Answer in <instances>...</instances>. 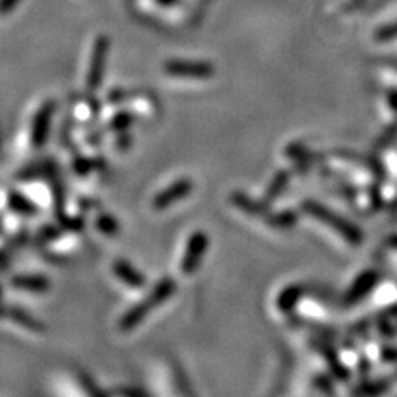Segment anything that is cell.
Returning a JSON list of instances; mask_svg holds the SVG:
<instances>
[{
    "label": "cell",
    "mask_w": 397,
    "mask_h": 397,
    "mask_svg": "<svg viewBox=\"0 0 397 397\" xmlns=\"http://www.w3.org/2000/svg\"><path fill=\"white\" fill-rule=\"evenodd\" d=\"M176 281L172 278H164L149 292V295L146 298H142L141 301H138L134 307H131L125 315L119 320V329L123 333L133 331L134 328H138L142 321L146 320V316L153 311L154 308H157L159 305L164 303L166 300H169L170 296L176 293Z\"/></svg>",
    "instance_id": "obj_1"
},
{
    "label": "cell",
    "mask_w": 397,
    "mask_h": 397,
    "mask_svg": "<svg viewBox=\"0 0 397 397\" xmlns=\"http://www.w3.org/2000/svg\"><path fill=\"white\" fill-rule=\"evenodd\" d=\"M303 210L308 214V216L318 218V220L324 222L328 227H331L333 230H336L341 237H344V240H348L349 244L353 245H359L363 242V232L356 227L355 224L348 220V218L337 216L336 212L329 210L328 207H324L323 204H318V202L307 201L303 204Z\"/></svg>",
    "instance_id": "obj_2"
},
{
    "label": "cell",
    "mask_w": 397,
    "mask_h": 397,
    "mask_svg": "<svg viewBox=\"0 0 397 397\" xmlns=\"http://www.w3.org/2000/svg\"><path fill=\"white\" fill-rule=\"evenodd\" d=\"M110 53V38L105 35H99L94 42L93 53H91L88 75H86V88L90 91H97L103 83V75H105L106 62H108Z\"/></svg>",
    "instance_id": "obj_3"
},
{
    "label": "cell",
    "mask_w": 397,
    "mask_h": 397,
    "mask_svg": "<svg viewBox=\"0 0 397 397\" xmlns=\"http://www.w3.org/2000/svg\"><path fill=\"white\" fill-rule=\"evenodd\" d=\"M207 247H209V237L207 233L202 232V230H197V232H194L192 235L189 237L188 245H185L184 250V255H182L181 260V272L184 273V275H192V273L197 272L202 260H204Z\"/></svg>",
    "instance_id": "obj_4"
},
{
    "label": "cell",
    "mask_w": 397,
    "mask_h": 397,
    "mask_svg": "<svg viewBox=\"0 0 397 397\" xmlns=\"http://www.w3.org/2000/svg\"><path fill=\"white\" fill-rule=\"evenodd\" d=\"M162 68L169 77L177 78H210L216 73L212 63L197 60H168Z\"/></svg>",
    "instance_id": "obj_5"
},
{
    "label": "cell",
    "mask_w": 397,
    "mask_h": 397,
    "mask_svg": "<svg viewBox=\"0 0 397 397\" xmlns=\"http://www.w3.org/2000/svg\"><path fill=\"white\" fill-rule=\"evenodd\" d=\"M192 190H194L192 179L189 177L177 179V181H174L172 184L168 185V188L162 189L161 192H157L156 196H154L153 202H151V205H153L154 210L161 212V210H166L172 207V205H176L177 202L182 201V198L188 197Z\"/></svg>",
    "instance_id": "obj_6"
},
{
    "label": "cell",
    "mask_w": 397,
    "mask_h": 397,
    "mask_svg": "<svg viewBox=\"0 0 397 397\" xmlns=\"http://www.w3.org/2000/svg\"><path fill=\"white\" fill-rule=\"evenodd\" d=\"M55 110H57L55 101H45L42 106H40L37 114H35L34 125H31V134H30V142L34 149H42L43 146H45L47 139H49L51 118H53Z\"/></svg>",
    "instance_id": "obj_7"
},
{
    "label": "cell",
    "mask_w": 397,
    "mask_h": 397,
    "mask_svg": "<svg viewBox=\"0 0 397 397\" xmlns=\"http://www.w3.org/2000/svg\"><path fill=\"white\" fill-rule=\"evenodd\" d=\"M113 272L119 280L131 288H142L146 285V277L125 258H118L113 264Z\"/></svg>",
    "instance_id": "obj_8"
},
{
    "label": "cell",
    "mask_w": 397,
    "mask_h": 397,
    "mask_svg": "<svg viewBox=\"0 0 397 397\" xmlns=\"http://www.w3.org/2000/svg\"><path fill=\"white\" fill-rule=\"evenodd\" d=\"M15 288L30 293H47L50 290V280L45 275L29 273V275H15L10 281Z\"/></svg>",
    "instance_id": "obj_9"
},
{
    "label": "cell",
    "mask_w": 397,
    "mask_h": 397,
    "mask_svg": "<svg viewBox=\"0 0 397 397\" xmlns=\"http://www.w3.org/2000/svg\"><path fill=\"white\" fill-rule=\"evenodd\" d=\"M377 283V273L376 272H366L363 273L355 283L349 288L348 295H346V303H356V301L363 300L364 296L374 288V285Z\"/></svg>",
    "instance_id": "obj_10"
},
{
    "label": "cell",
    "mask_w": 397,
    "mask_h": 397,
    "mask_svg": "<svg viewBox=\"0 0 397 397\" xmlns=\"http://www.w3.org/2000/svg\"><path fill=\"white\" fill-rule=\"evenodd\" d=\"M3 318H9V320L14 321V323H17L18 326L30 329V331H34V333H45V329H47L42 321L37 320L34 315H30V313L25 311V309L17 308V307L5 308V316Z\"/></svg>",
    "instance_id": "obj_11"
},
{
    "label": "cell",
    "mask_w": 397,
    "mask_h": 397,
    "mask_svg": "<svg viewBox=\"0 0 397 397\" xmlns=\"http://www.w3.org/2000/svg\"><path fill=\"white\" fill-rule=\"evenodd\" d=\"M7 204H9V209L14 210L18 216L35 217L38 214L37 204H34L29 197H25L18 190H10L9 197H7Z\"/></svg>",
    "instance_id": "obj_12"
},
{
    "label": "cell",
    "mask_w": 397,
    "mask_h": 397,
    "mask_svg": "<svg viewBox=\"0 0 397 397\" xmlns=\"http://www.w3.org/2000/svg\"><path fill=\"white\" fill-rule=\"evenodd\" d=\"M134 121H136V116L131 111H119L110 121V129L114 133H126L134 125Z\"/></svg>",
    "instance_id": "obj_13"
},
{
    "label": "cell",
    "mask_w": 397,
    "mask_h": 397,
    "mask_svg": "<svg viewBox=\"0 0 397 397\" xmlns=\"http://www.w3.org/2000/svg\"><path fill=\"white\" fill-rule=\"evenodd\" d=\"M97 229L105 235H116L119 232V224L118 220L110 214H101L97 218Z\"/></svg>",
    "instance_id": "obj_14"
},
{
    "label": "cell",
    "mask_w": 397,
    "mask_h": 397,
    "mask_svg": "<svg viewBox=\"0 0 397 397\" xmlns=\"http://www.w3.org/2000/svg\"><path fill=\"white\" fill-rule=\"evenodd\" d=\"M301 295V290L298 287H290L287 290L281 292L280 298H278V307H280L283 311H288L295 307V303L298 301V298Z\"/></svg>",
    "instance_id": "obj_15"
},
{
    "label": "cell",
    "mask_w": 397,
    "mask_h": 397,
    "mask_svg": "<svg viewBox=\"0 0 397 397\" xmlns=\"http://www.w3.org/2000/svg\"><path fill=\"white\" fill-rule=\"evenodd\" d=\"M287 182H288V174L285 172V170H280V172L275 176V179L272 181V184H270L267 194H265V198H267V201H273L277 196H280V194L283 192Z\"/></svg>",
    "instance_id": "obj_16"
},
{
    "label": "cell",
    "mask_w": 397,
    "mask_h": 397,
    "mask_svg": "<svg viewBox=\"0 0 397 397\" xmlns=\"http://www.w3.org/2000/svg\"><path fill=\"white\" fill-rule=\"evenodd\" d=\"M374 37L377 42H391V40H394L397 37V22L379 29L374 34Z\"/></svg>",
    "instance_id": "obj_17"
},
{
    "label": "cell",
    "mask_w": 397,
    "mask_h": 397,
    "mask_svg": "<svg viewBox=\"0 0 397 397\" xmlns=\"http://www.w3.org/2000/svg\"><path fill=\"white\" fill-rule=\"evenodd\" d=\"M62 225L65 229L73 230V232L83 230V220L79 217H63L62 218Z\"/></svg>",
    "instance_id": "obj_18"
},
{
    "label": "cell",
    "mask_w": 397,
    "mask_h": 397,
    "mask_svg": "<svg viewBox=\"0 0 397 397\" xmlns=\"http://www.w3.org/2000/svg\"><path fill=\"white\" fill-rule=\"evenodd\" d=\"M42 238H45V240H57V238L62 235V230H60V227H57V225H47L45 229L42 230Z\"/></svg>",
    "instance_id": "obj_19"
},
{
    "label": "cell",
    "mask_w": 397,
    "mask_h": 397,
    "mask_svg": "<svg viewBox=\"0 0 397 397\" xmlns=\"http://www.w3.org/2000/svg\"><path fill=\"white\" fill-rule=\"evenodd\" d=\"M133 97V94L128 93V91H125V90H113L110 93V97H108V101L111 103V105H116V103H121V101H126V99Z\"/></svg>",
    "instance_id": "obj_20"
},
{
    "label": "cell",
    "mask_w": 397,
    "mask_h": 397,
    "mask_svg": "<svg viewBox=\"0 0 397 397\" xmlns=\"http://www.w3.org/2000/svg\"><path fill=\"white\" fill-rule=\"evenodd\" d=\"M20 0H0V17H5L18 7Z\"/></svg>",
    "instance_id": "obj_21"
},
{
    "label": "cell",
    "mask_w": 397,
    "mask_h": 397,
    "mask_svg": "<svg viewBox=\"0 0 397 397\" xmlns=\"http://www.w3.org/2000/svg\"><path fill=\"white\" fill-rule=\"evenodd\" d=\"M119 394L123 396H148V392L142 391V389H121Z\"/></svg>",
    "instance_id": "obj_22"
},
{
    "label": "cell",
    "mask_w": 397,
    "mask_h": 397,
    "mask_svg": "<svg viewBox=\"0 0 397 397\" xmlns=\"http://www.w3.org/2000/svg\"><path fill=\"white\" fill-rule=\"evenodd\" d=\"M389 101H391V105H392V108L397 110V93H392L391 97H389Z\"/></svg>",
    "instance_id": "obj_23"
},
{
    "label": "cell",
    "mask_w": 397,
    "mask_h": 397,
    "mask_svg": "<svg viewBox=\"0 0 397 397\" xmlns=\"http://www.w3.org/2000/svg\"><path fill=\"white\" fill-rule=\"evenodd\" d=\"M176 0H157V3H161V5H170V3H174Z\"/></svg>",
    "instance_id": "obj_24"
}]
</instances>
